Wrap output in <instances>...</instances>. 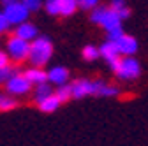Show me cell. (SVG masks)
<instances>
[{
	"label": "cell",
	"mask_w": 148,
	"mask_h": 146,
	"mask_svg": "<svg viewBox=\"0 0 148 146\" xmlns=\"http://www.w3.org/2000/svg\"><path fill=\"white\" fill-rule=\"evenodd\" d=\"M72 99H85V97H116L120 90L115 85H109L104 79H86L79 78L71 81Z\"/></svg>",
	"instance_id": "cell-1"
},
{
	"label": "cell",
	"mask_w": 148,
	"mask_h": 146,
	"mask_svg": "<svg viewBox=\"0 0 148 146\" xmlns=\"http://www.w3.org/2000/svg\"><path fill=\"white\" fill-rule=\"evenodd\" d=\"M90 21L99 25V27H102L106 30V33H108L109 41H116L123 33V28H122V21L123 20L109 5L108 7H101L99 5L94 11H90Z\"/></svg>",
	"instance_id": "cell-2"
},
{
	"label": "cell",
	"mask_w": 148,
	"mask_h": 146,
	"mask_svg": "<svg viewBox=\"0 0 148 146\" xmlns=\"http://www.w3.org/2000/svg\"><path fill=\"white\" fill-rule=\"evenodd\" d=\"M53 57V42L48 35H37L30 42L28 63L34 67H46V63Z\"/></svg>",
	"instance_id": "cell-3"
},
{
	"label": "cell",
	"mask_w": 148,
	"mask_h": 146,
	"mask_svg": "<svg viewBox=\"0 0 148 146\" xmlns=\"http://www.w3.org/2000/svg\"><path fill=\"white\" fill-rule=\"evenodd\" d=\"M5 53L12 63H23L28 62V55H30V42L18 37V35H11L5 42Z\"/></svg>",
	"instance_id": "cell-4"
},
{
	"label": "cell",
	"mask_w": 148,
	"mask_h": 146,
	"mask_svg": "<svg viewBox=\"0 0 148 146\" xmlns=\"http://www.w3.org/2000/svg\"><path fill=\"white\" fill-rule=\"evenodd\" d=\"M113 72L122 81H132L141 74V63L134 57H122L118 63L113 67Z\"/></svg>",
	"instance_id": "cell-5"
},
{
	"label": "cell",
	"mask_w": 148,
	"mask_h": 146,
	"mask_svg": "<svg viewBox=\"0 0 148 146\" xmlns=\"http://www.w3.org/2000/svg\"><path fill=\"white\" fill-rule=\"evenodd\" d=\"M4 86H5V92L14 97H25L32 93V90H34V85L23 76V72H18L16 76H12Z\"/></svg>",
	"instance_id": "cell-6"
},
{
	"label": "cell",
	"mask_w": 148,
	"mask_h": 146,
	"mask_svg": "<svg viewBox=\"0 0 148 146\" xmlns=\"http://www.w3.org/2000/svg\"><path fill=\"white\" fill-rule=\"evenodd\" d=\"M4 14L7 18V21L11 23V27H16L23 21H28V16H30V11L23 5L21 0H18V2L4 7Z\"/></svg>",
	"instance_id": "cell-7"
},
{
	"label": "cell",
	"mask_w": 148,
	"mask_h": 146,
	"mask_svg": "<svg viewBox=\"0 0 148 146\" xmlns=\"http://www.w3.org/2000/svg\"><path fill=\"white\" fill-rule=\"evenodd\" d=\"M99 49H101V58L102 60H106V63L111 67V70H113V67L118 63V60L122 58V55H120V51H118V48H116V44H115V41H106V42H102L101 46H99Z\"/></svg>",
	"instance_id": "cell-8"
},
{
	"label": "cell",
	"mask_w": 148,
	"mask_h": 146,
	"mask_svg": "<svg viewBox=\"0 0 148 146\" xmlns=\"http://www.w3.org/2000/svg\"><path fill=\"white\" fill-rule=\"evenodd\" d=\"M115 44H116V48H118L122 57H134L138 48H139L138 41L132 37V35H127V33H122L120 37L115 41Z\"/></svg>",
	"instance_id": "cell-9"
},
{
	"label": "cell",
	"mask_w": 148,
	"mask_h": 146,
	"mask_svg": "<svg viewBox=\"0 0 148 146\" xmlns=\"http://www.w3.org/2000/svg\"><path fill=\"white\" fill-rule=\"evenodd\" d=\"M69 79H71V72L64 65H55V67H51L48 70V83H51L53 86H57V88L67 85Z\"/></svg>",
	"instance_id": "cell-10"
},
{
	"label": "cell",
	"mask_w": 148,
	"mask_h": 146,
	"mask_svg": "<svg viewBox=\"0 0 148 146\" xmlns=\"http://www.w3.org/2000/svg\"><path fill=\"white\" fill-rule=\"evenodd\" d=\"M14 35H18V37H21V39H25L28 42H32L37 35H39V30H37V27L32 21H23V23L14 27Z\"/></svg>",
	"instance_id": "cell-11"
},
{
	"label": "cell",
	"mask_w": 148,
	"mask_h": 146,
	"mask_svg": "<svg viewBox=\"0 0 148 146\" xmlns=\"http://www.w3.org/2000/svg\"><path fill=\"white\" fill-rule=\"evenodd\" d=\"M23 76L35 86V85H41V83H46L48 81V70H44V67H27L23 70Z\"/></svg>",
	"instance_id": "cell-12"
},
{
	"label": "cell",
	"mask_w": 148,
	"mask_h": 146,
	"mask_svg": "<svg viewBox=\"0 0 148 146\" xmlns=\"http://www.w3.org/2000/svg\"><path fill=\"white\" fill-rule=\"evenodd\" d=\"M62 104H64V102L60 100V97L57 95V92H55V93H51L49 97H46L44 100H41L39 104H37V107H39L42 113H55Z\"/></svg>",
	"instance_id": "cell-13"
},
{
	"label": "cell",
	"mask_w": 148,
	"mask_h": 146,
	"mask_svg": "<svg viewBox=\"0 0 148 146\" xmlns=\"http://www.w3.org/2000/svg\"><path fill=\"white\" fill-rule=\"evenodd\" d=\"M51 93H55V90H53V85L51 83H41V85H35L34 90H32V95H34V100L35 104H39L41 100H44L46 97H49Z\"/></svg>",
	"instance_id": "cell-14"
},
{
	"label": "cell",
	"mask_w": 148,
	"mask_h": 146,
	"mask_svg": "<svg viewBox=\"0 0 148 146\" xmlns=\"http://www.w3.org/2000/svg\"><path fill=\"white\" fill-rule=\"evenodd\" d=\"M18 106H20V100H18V97L9 95L7 92L0 93V111H2V113L12 111V109H16Z\"/></svg>",
	"instance_id": "cell-15"
},
{
	"label": "cell",
	"mask_w": 148,
	"mask_h": 146,
	"mask_svg": "<svg viewBox=\"0 0 148 146\" xmlns=\"http://www.w3.org/2000/svg\"><path fill=\"white\" fill-rule=\"evenodd\" d=\"M109 7L113 9L122 20H127L131 16V9L127 7V2L125 0H109Z\"/></svg>",
	"instance_id": "cell-16"
},
{
	"label": "cell",
	"mask_w": 148,
	"mask_h": 146,
	"mask_svg": "<svg viewBox=\"0 0 148 146\" xmlns=\"http://www.w3.org/2000/svg\"><path fill=\"white\" fill-rule=\"evenodd\" d=\"M79 9L78 0H60V16L69 18Z\"/></svg>",
	"instance_id": "cell-17"
},
{
	"label": "cell",
	"mask_w": 148,
	"mask_h": 146,
	"mask_svg": "<svg viewBox=\"0 0 148 146\" xmlns=\"http://www.w3.org/2000/svg\"><path fill=\"white\" fill-rule=\"evenodd\" d=\"M81 57L86 62H95V60L101 58V49L97 46H94V44H86L83 48V51H81Z\"/></svg>",
	"instance_id": "cell-18"
},
{
	"label": "cell",
	"mask_w": 148,
	"mask_h": 146,
	"mask_svg": "<svg viewBox=\"0 0 148 146\" xmlns=\"http://www.w3.org/2000/svg\"><path fill=\"white\" fill-rule=\"evenodd\" d=\"M18 72H20V70H18V67H16L14 63H9V65L2 67V69H0V86H4L12 76L18 74Z\"/></svg>",
	"instance_id": "cell-19"
},
{
	"label": "cell",
	"mask_w": 148,
	"mask_h": 146,
	"mask_svg": "<svg viewBox=\"0 0 148 146\" xmlns=\"http://www.w3.org/2000/svg\"><path fill=\"white\" fill-rule=\"evenodd\" d=\"M44 11L49 16H60V0H44Z\"/></svg>",
	"instance_id": "cell-20"
},
{
	"label": "cell",
	"mask_w": 148,
	"mask_h": 146,
	"mask_svg": "<svg viewBox=\"0 0 148 146\" xmlns=\"http://www.w3.org/2000/svg\"><path fill=\"white\" fill-rule=\"evenodd\" d=\"M57 95L60 97V100H62V102H67V100H71V99H72L71 83H67V85H64V86H58V88H57Z\"/></svg>",
	"instance_id": "cell-21"
},
{
	"label": "cell",
	"mask_w": 148,
	"mask_h": 146,
	"mask_svg": "<svg viewBox=\"0 0 148 146\" xmlns=\"http://www.w3.org/2000/svg\"><path fill=\"white\" fill-rule=\"evenodd\" d=\"M21 2L30 12H37V11H41V7H44L42 0H21Z\"/></svg>",
	"instance_id": "cell-22"
},
{
	"label": "cell",
	"mask_w": 148,
	"mask_h": 146,
	"mask_svg": "<svg viewBox=\"0 0 148 146\" xmlns=\"http://www.w3.org/2000/svg\"><path fill=\"white\" fill-rule=\"evenodd\" d=\"M79 4V9H85V11H94L95 7H99L101 0H78Z\"/></svg>",
	"instance_id": "cell-23"
},
{
	"label": "cell",
	"mask_w": 148,
	"mask_h": 146,
	"mask_svg": "<svg viewBox=\"0 0 148 146\" xmlns=\"http://www.w3.org/2000/svg\"><path fill=\"white\" fill-rule=\"evenodd\" d=\"M9 28H11V23L7 21V18H5L4 11H0V35L7 33V32H9Z\"/></svg>",
	"instance_id": "cell-24"
},
{
	"label": "cell",
	"mask_w": 148,
	"mask_h": 146,
	"mask_svg": "<svg viewBox=\"0 0 148 146\" xmlns=\"http://www.w3.org/2000/svg\"><path fill=\"white\" fill-rule=\"evenodd\" d=\"M9 63H11V60H9V57H7V53H5L4 49H0V69L5 67V65H9Z\"/></svg>",
	"instance_id": "cell-25"
},
{
	"label": "cell",
	"mask_w": 148,
	"mask_h": 146,
	"mask_svg": "<svg viewBox=\"0 0 148 146\" xmlns=\"http://www.w3.org/2000/svg\"><path fill=\"white\" fill-rule=\"evenodd\" d=\"M14 2H18V0H0V5H2V7H7V5H11V4H14Z\"/></svg>",
	"instance_id": "cell-26"
}]
</instances>
